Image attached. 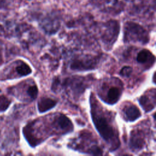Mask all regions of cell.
Here are the masks:
<instances>
[{
  "label": "cell",
  "instance_id": "obj_3",
  "mask_svg": "<svg viewBox=\"0 0 156 156\" xmlns=\"http://www.w3.org/2000/svg\"><path fill=\"white\" fill-rule=\"evenodd\" d=\"M99 57L96 56H87L74 59L70 65L71 69L79 71H87L94 69L98 62Z\"/></svg>",
  "mask_w": 156,
  "mask_h": 156
},
{
  "label": "cell",
  "instance_id": "obj_8",
  "mask_svg": "<svg viewBox=\"0 0 156 156\" xmlns=\"http://www.w3.org/2000/svg\"><path fill=\"white\" fill-rule=\"evenodd\" d=\"M64 85L76 94L82 93L86 87L82 78L74 77L66 79L64 82Z\"/></svg>",
  "mask_w": 156,
  "mask_h": 156
},
{
  "label": "cell",
  "instance_id": "obj_9",
  "mask_svg": "<svg viewBox=\"0 0 156 156\" xmlns=\"http://www.w3.org/2000/svg\"><path fill=\"white\" fill-rule=\"evenodd\" d=\"M124 118L127 121L133 122L139 118L141 112L139 108L133 104L127 105L122 110Z\"/></svg>",
  "mask_w": 156,
  "mask_h": 156
},
{
  "label": "cell",
  "instance_id": "obj_7",
  "mask_svg": "<svg viewBox=\"0 0 156 156\" xmlns=\"http://www.w3.org/2000/svg\"><path fill=\"white\" fill-rule=\"evenodd\" d=\"M144 144V137L141 131L133 130L131 132L129 146L132 150L138 151L143 148Z\"/></svg>",
  "mask_w": 156,
  "mask_h": 156
},
{
  "label": "cell",
  "instance_id": "obj_15",
  "mask_svg": "<svg viewBox=\"0 0 156 156\" xmlns=\"http://www.w3.org/2000/svg\"><path fill=\"white\" fill-rule=\"evenodd\" d=\"M38 93V90L37 86L35 84L30 85L26 90V94L31 100H34L37 98Z\"/></svg>",
  "mask_w": 156,
  "mask_h": 156
},
{
  "label": "cell",
  "instance_id": "obj_2",
  "mask_svg": "<svg viewBox=\"0 0 156 156\" xmlns=\"http://www.w3.org/2000/svg\"><path fill=\"white\" fill-rule=\"evenodd\" d=\"M124 41L140 43L145 44L149 40L146 30L141 25L134 22H127L124 26Z\"/></svg>",
  "mask_w": 156,
  "mask_h": 156
},
{
  "label": "cell",
  "instance_id": "obj_20",
  "mask_svg": "<svg viewBox=\"0 0 156 156\" xmlns=\"http://www.w3.org/2000/svg\"><path fill=\"white\" fill-rule=\"evenodd\" d=\"M3 63V57H2V50L0 48V66Z\"/></svg>",
  "mask_w": 156,
  "mask_h": 156
},
{
  "label": "cell",
  "instance_id": "obj_16",
  "mask_svg": "<svg viewBox=\"0 0 156 156\" xmlns=\"http://www.w3.org/2000/svg\"><path fill=\"white\" fill-rule=\"evenodd\" d=\"M11 100L5 95H0V112H5L10 106Z\"/></svg>",
  "mask_w": 156,
  "mask_h": 156
},
{
  "label": "cell",
  "instance_id": "obj_12",
  "mask_svg": "<svg viewBox=\"0 0 156 156\" xmlns=\"http://www.w3.org/2000/svg\"><path fill=\"white\" fill-rule=\"evenodd\" d=\"M57 103V101L53 99L49 98H42L38 102V110L40 113L46 112L54 108Z\"/></svg>",
  "mask_w": 156,
  "mask_h": 156
},
{
  "label": "cell",
  "instance_id": "obj_5",
  "mask_svg": "<svg viewBox=\"0 0 156 156\" xmlns=\"http://www.w3.org/2000/svg\"><path fill=\"white\" fill-rule=\"evenodd\" d=\"M40 26L46 33L48 34H54L59 29L60 24L58 18L49 15L41 20Z\"/></svg>",
  "mask_w": 156,
  "mask_h": 156
},
{
  "label": "cell",
  "instance_id": "obj_4",
  "mask_svg": "<svg viewBox=\"0 0 156 156\" xmlns=\"http://www.w3.org/2000/svg\"><path fill=\"white\" fill-rule=\"evenodd\" d=\"M52 127L55 130L61 134L71 132L73 130L71 121L65 115L58 114L52 121Z\"/></svg>",
  "mask_w": 156,
  "mask_h": 156
},
{
  "label": "cell",
  "instance_id": "obj_6",
  "mask_svg": "<svg viewBox=\"0 0 156 156\" xmlns=\"http://www.w3.org/2000/svg\"><path fill=\"white\" fill-rule=\"evenodd\" d=\"M106 29L102 35L104 42L106 44H113L118 37L119 26L116 21H109L106 24Z\"/></svg>",
  "mask_w": 156,
  "mask_h": 156
},
{
  "label": "cell",
  "instance_id": "obj_10",
  "mask_svg": "<svg viewBox=\"0 0 156 156\" xmlns=\"http://www.w3.org/2000/svg\"><path fill=\"white\" fill-rule=\"evenodd\" d=\"M136 60L138 63L150 67L155 62V57L149 50L143 49L138 53Z\"/></svg>",
  "mask_w": 156,
  "mask_h": 156
},
{
  "label": "cell",
  "instance_id": "obj_19",
  "mask_svg": "<svg viewBox=\"0 0 156 156\" xmlns=\"http://www.w3.org/2000/svg\"><path fill=\"white\" fill-rule=\"evenodd\" d=\"M13 0H0V9H7Z\"/></svg>",
  "mask_w": 156,
  "mask_h": 156
},
{
  "label": "cell",
  "instance_id": "obj_11",
  "mask_svg": "<svg viewBox=\"0 0 156 156\" xmlns=\"http://www.w3.org/2000/svg\"><path fill=\"white\" fill-rule=\"evenodd\" d=\"M121 95V89L116 86L111 87L107 92L106 102L109 104H114L118 101Z\"/></svg>",
  "mask_w": 156,
  "mask_h": 156
},
{
  "label": "cell",
  "instance_id": "obj_17",
  "mask_svg": "<svg viewBox=\"0 0 156 156\" xmlns=\"http://www.w3.org/2000/svg\"><path fill=\"white\" fill-rule=\"evenodd\" d=\"M132 72V68L129 66L122 67L120 71V74L123 77H129Z\"/></svg>",
  "mask_w": 156,
  "mask_h": 156
},
{
  "label": "cell",
  "instance_id": "obj_14",
  "mask_svg": "<svg viewBox=\"0 0 156 156\" xmlns=\"http://www.w3.org/2000/svg\"><path fill=\"white\" fill-rule=\"evenodd\" d=\"M140 104L143 107L144 110L146 112H149L155 107V96H153L152 98L149 95L144 94L140 97L139 99Z\"/></svg>",
  "mask_w": 156,
  "mask_h": 156
},
{
  "label": "cell",
  "instance_id": "obj_13",
  "mask_svg": "<svg viewBox=\"0 0 156 156\" xmlns=\"http://www.w3.org/2000/svg\"><path fill=\"white\" fill-rule=\"evenodd\" d=\"M16 77H23L30 74L32 73V69L29 65L23 61H18L14 66Z\"/></svg>",
  "mask_w": 156,
  "mask_h": 156
},
{
  "label": "cell",
  "instance_id": "obj_1",
  "mask_svg": "<svg viewBox=\"0 0 156 156\" xmlns=\"http://www.w3.org/2000/svg\"><path fill=\"white\" fill-rule=\"evenodd\" d=\"M91 113L94 125L101 137L110 145L112 149H116L119 145L116 132L108 119L96 108L93 101H91Z\"/></svg>",
  "mask_w": 156,
  "mask_h": 156
},
{
  "label": "cell",
  "instance_id": "obj_18",
  "mask_svg": "<svg viewBox=\"0 0 156 156\" xmlns=\"http://www.w3.org/2000/svg\"><path fill=\"white\" fill-rule=\"evenodd\" d=\"M89 154L91 155H102V149L98 146H93L91 147L87 151Z\"/></svg>",
  "mask_w": 156,
  "mask_h": 156
}]
</instances>
